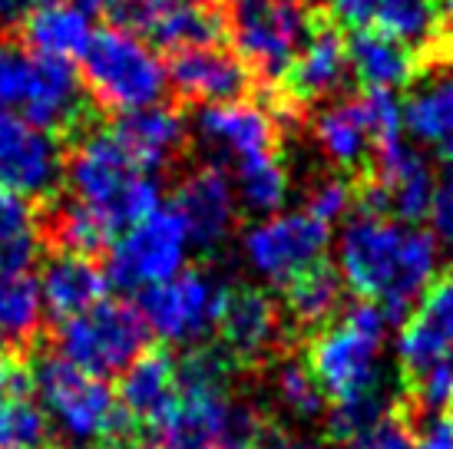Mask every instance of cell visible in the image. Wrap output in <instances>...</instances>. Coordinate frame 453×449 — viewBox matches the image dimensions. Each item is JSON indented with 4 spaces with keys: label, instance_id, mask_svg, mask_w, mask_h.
Here are the masks:
<instances>
[{
    "label": "cell",
    "instance_id": "cell-1",
    "mask_svg": "<svg viewBox=\"0 0 453 449\" xmlns=\"http://www.w3.org/2000/svg\"><path fill=\"white\" fill-rule=\"evenodd\" d=\"M441 248L434 235L378 215H357L338 238V271L361 301H374L390 324L407 317L437 278Z\"/></svg>",
    "mask_w": 453,
    "mask_h": 449
},
{
    "label": "cell",
    "instance_id": "cell-2",
    "mask_svg": "<svg viewBox=\"0 0 453 449\" xmlns=\"http://www.w3.org/2000/svg\"><path fill=\"white\" fill-rule=\"evenodd\" d=\"M66 182L73 199L100 215L113 232H127L156 209L163 192L142 165L133 159L116 129H89L66 156Z\"/></svg>",
    "mask_w": 453,
    "mask_h": 449
},
{
    "label": "cell",
    "instance_id": "cell-3",
    "mask_svg": "<svg viewBox=\"0 0 453 449\" xmlns=\"http://www.w3.org/2000/svg\"><path fill=\"white\" fill-rule=\"evenodd\" d=\"M390 321L374 301H354L308 344V370L334 407L380 397V350Z\"/></svg>",
    "mask_w": 453,
    "mask_h": 449
},
{
    "label": "cell",
    "instance_id": "cell-4",
    "mask_svg": "<svg viewBox=\"0 0 453 449\" xmlns=\"http://www.w3.org/2000/svg\"><path fill=\"white\" fill-rule=\"evenodd\" d=\"M176 367L179 393L173 407L142 430L146 449H215L232 413L228 374L235 363L222 347H192Z\"/></svg>",
    "mask_w": 453,
    "mask_h": 449
},
{
    "label": "cell",
    "instance_id": "cell-5",
    "mask_svg": "<svg viewBox=\"0 0 453 449\" xmlns=\"http://www.w3.org/2000/svg\"><path fill=\"white\" fill-rule=\"evenodd\" d=\"M80 60V80L93 103L123 116L156 106L169 87V70L159 53L119 24L96 30Z\"/></svg>",
    "mask_w": 453,
    "mask_h": 449
},
{
    "label": "cell",
    "instance_id": "cell-6",
    "mask_svg": "<svg viewBox=\"0 0 453 449\" xmlns=\"http://www.w3.org/2000/svg\"><path fill=\"white\" fill-rule=\"evenodd\" d=\"M0 110L50 133H70L83 119V80L73 63L0 37Z\"/></svg>",
    "mask_w": 453,
    "mask_h": 449
},
{
    "label": "cell",
    "instance_id": "cell-7",
    "mask_svg": "<svg viewBox=\"0 0 453 449\" xmlns=\"http://www.w3.org/2000/svg\"><path fill=\"white\" fill-rule=\"evenodd\" d=\"M30 380L43 400L47 416H53L57 430L73 443H100L129 416L106 380L73 367L60 354L40 357L30 370Z\"/></svg>",
    "mask_w": 453,
    "mask_h": 449
},
{
    "label": "cell",
    "instance_id": "cell-8",
    "mask_svg": "<svg viewBox=\"0 0 453 449\" xmlns=\"http://www.w3.org/2000/svg\"><path fill=\"white\" fill-rule=\"evenodd\" d=\"M226 30L242 63L262 83L275 87L291 70L311 20L298 0H228Z\"/></svg>",
    "mask_w": 453,
    "mask_h": 449
},
{
    "label": "cell",
    "instance_id": "cell-9",
    "mask_svg": "<svg viewBox=\"0 0 453 449\" xmlns=\"http://www.w3.org/2000/svg\"><path fill=\"white\" fill-rule=\"evenodd\" d=\"M146 340H150V327L139 308L106 298L93 304L89 311L64 321L57 334V347H60V357H66L73 367L106 380V377L123 374L146 350Z\"/></svg>",
    "mask_w": 453,
    "mask_h": 449
},
{
    "label": "cell",
    "instance_id": "cell-10",
    "mask_svg": "<svg viewBox=\"0 0 453 449\" xmlns=\"http://www.w3.org/2000/svg\"><path fill=\"white\" fill-rule=\"evenodd\" d=\"M192 238L176 209H156L110 245L106 275L127 291H146L186 271Z\"/></svg>",
    "mask_w": 453,
    "mask_h": 449
},
{
    "label": "cell",
    "instance_id": "cell-11",
    "mask_svg": "<svg viewBox=\"0 0 453 449\" xmlns=\"http://www.w3.org/2000/svg\"><path fill=\"white\" fill-rule=\"evenodd\" d=\"M228 287L199 268H186L163 285H152L139 298V314L165 344H196L215 331L226 311Z\"/></svg>",
    "mask_w": 453,
    "mask_h": 449
},
{
    "label": "cell",
    "instance_id": "cell-12",
    "mask_svg": "<svg viewBox=\"0 0 453 449\" xmlns=\"http://www.w3.org/2000/svg\"><path fill=\"white\" fill-rule=\"evenodd\" d=\"M434 192L437 179L430 163L401 136L374 149V172L354 186V202L361 215H394L401 224H414L430 215Z\"/></svg>",
    "mask_w": 453,
    "mask_h": 449
},
{
    "label": "cell",
    "instance_id": "cell-13",
    "mask_svg": "<svg viewBox=\"0 0 453 449\" xmlns=\"http://www.w3.org/2000/svg\"><path fill=\"white\" fill-rule=\"evenodd\" d=\"M331 245V224L308 212H275L252 224L242 238L245 262L255 275L272 285H288L291 278L315 268Z\"/></svg>",
    "mask_w": 453,
    "mask_h": 449
},
{
    "label": "cell",
    "instance_id": "cell-14",
    "mask_svg": "<svg viewBox=\"0 0 453 449\" xmlns=\"http://www.w3.org/2000/svg\"><path fill=\"white\" fill-rule=\"evenodd\" d=\"M334 17L354 30H380L414 47L424 70L453 60V34L437 0H331Z\"/></svg>",
    "mask_w": 453,
    "mask_h": 449
},
{
    "label": "cell",
    "instance_id": "cell-15",
    "mask_svg": "<svg viewBox=\"0 0 453 449\" xmlns=\"http://www.w3.org/2000/svg\"><path fill=\"white\" fill-rule=\"evenodd\" d=\"M64 146L50 129L0 110V188L20 199H47L64 175Z\"/></svg>",
    "mask_w": 453,
    "mask_h": 449
},
{
    "label": "cell",
    "instance_id": "cell-16",
    "mask_svg": "<svg viewBox=\"0 0 453 449\" xmlns=\"http://www.w3.org/2000/svg\"><path fill=\"white\" fill-rule=\"evenodd\" d=\"M123 24L163 50H189L219 43L226 34V4L219 0H133Z\"/></svg>",
    "mask_w": 453,
    "mask_h": 449
},
{
    "label": "cell",
    "instance_id": "cell-17",
    "mask_svg": "<svg viewBox=\"0 0 453 449\" xmlns=\"http://www.w3.org/2000/svg\"><path fill=\"white\" fill-rule=\"evenodd\" d=\"M196 133L219 159H228L232 165L272 156L278 152V139H281L275 112L249 100L202 106V112L196 116Z\"/></svg>",
    "mask_w": 453,
    "mask_h": 449
},
{
    "label": "cell",
    "instance_id": "cell-18",
    "mask_svg": "<svg viewBox=\"0 0 453 449\" xmlns=\"http://www.w3.org/2000/svg\"><path fill=\"white\" fill-rule=\"evenodd\" d=\"M215 331L222 334V354L228 361L242 367H258L281 347L285 321L278 304L262 287H235L228 291L226 311Z\"/></svg>",
    "mask_w": 453,
    "mask_h": 449
},
{
    "label": "cell",
    "instance_id": "cell-19",
    "mask_svg": "<svg viewBox=\"0 0 453 449\" xmlns=\"http://www.w3.org/2000/svg\"><path fill=\"white\" fill-rule=\"evenodd\" d=\"M173 209L199 248H219L239 222V195L222 165H202L186 175Z\"/></svg>",
    "mask_w": 453,
    "mask_h": 449
},
{
    "label": "cell",
    "instance_id": "cell-20",
    "mask_svg": "<svg viewBox=\"0 0 453 449\" xmlns=\"http://www.w3.org/2000/svg\"><path fill=\"white\" fill-rule=\"evenodd\" d=\"M169 83L189 103H232L242 100L255 87V73L242 63L239 53L222 50L219 43L189 47L173 53L169 60Z\"/></svg>",
    "mask_w": 453,
    "mask_h": 449
},
{
    "label": "cell",
    "instance_id": "cell-21",
    "mask_svg": "<svg viewBox=\"0 0 453 449\" xmlns=\"http://www.w3.org/2000/svg\"><path fill=\"white\" fill-rule=\"evenodd\" d=\"M453 347V271L434 278L397 337V361L407 384Z\"/></svg>",
    "mask_w": 453,
    "mask_h": 449
},
{
    "label": "cell",
    "instance_id": "cell-22",
    "mask_svg": "<svg viewBox=\"0 0 453 449\" xmlns=\"http://www.w3.org/2000/svg\"><path fill=\"white\" fill-rule=\"evenodd\" d=\"M351 60H348V43L334 24H311L304 37L302 50L285 73V96L304 106V103L334 96L344 80H348Z\"/></svg>",
    "mask_w": 453,
    "mask_h": 449
},
{
    "label": "cell",
    "instance_id": "cell-23",
    "mask_svg": "<svg viewBox=\"0 0 453 449\" xmlns=\"http://www.w3.org/2000/svg\"><path fill=\"white\" fill-rule=\"evenodd\" d=\"M116 136L127 142L133 159L146 172H159L182 156L186 142H189V126H186V116L176 106L156 103V106L119 116Z\"/></svg>",
    "mask_w": 453,
    "mask_h": 449
},
{
    "label": "cell",
    "instance_id": "cell-24",
    "mask_svg": "<svg viewBox=\"0 0 453 449\" xmlns=\"http://www.w3.org/2000/svg\"><path fill=\"white\" fill-rule=\"evenodd\" d=\"M37 281L43 294V311L57 317L60 324L106 301V291H110V275L83 255H53L43 264V275Z\"/></svg>",
    "mask_w": 453,
    "mask_h": 449
},
{
    "label": "cell",
    "instance_id": "cell-25",
    "mask_svg": "<svg viewBox=\"0 0 453 449\" xmlns=\"http://www.w3.org/2000/svg\"><path fill=\"white\" fill-rule=\"evenodd\" d=\"M179 393V367L169 350H142L136 361L119 374V407L136 420L150 426L163 416Z\"/></svg>",
    "mask_w": 453,
    "mask_h": 449
},
{
    "label": "cell",
    "instance_id": "cell-26",
    "mask_svg": "<svg viewBox=\"0 0 453 449\" xmlns=\"http://www.w3.org/2000/svg\"><path fill=\"white\" fill-rule=\"evenodd\" d=\"M348 60H351V73L361 80V87L378 89V93H397V89L411 87L414 76L424 70L414 47H407L380 30H357L348 43Z\"/></svg>",
    "mask_w": 453,
    "mask_h": 449
},
{
    "label": "cell",
    "instance_id": "cell-27",
    "mask_svg": "<svg viewBox=\"0 0 453 449\" xmlns=\"http://www.w3.org/2000/svg\"><path fill=\"white\" fill-rule=\"evenodd\" d=\"M93 40L89 13L76 0H50L24 20V47L53 60H80Z\"/></svg>",
    "mask_w": 453,
    "mask_h": 449
},
{
    "label": "cell",
    "instance_id": "cell-28",
    "mask_svg": "<svg viewBox=\"0 0 453 449\" xmlns=\"http://www.w3.org/2000/svg\"><path fill=\"white\" fill-rule=\"evenodd\" d=\"M315 139L321 152L338 169H361L367 163V152L374 149L365 100L351 96V100H338L318 112Z\"/></svg>",
    "mask_w": 453,
    "mask_h": 449
},
{
    "label": "cell",
    "instance_id": "cell-29",
    "mask_svg": "<svg viewBox=\"0 0 453 449\" xmlns=\"http://www.w3.org/2000/svg\"><path fill=\"white\" fill-rule=\"evenodd\" d=\"M285 287V317L295 327L321 331L344 304V278L338 268L318 262L315 268L291 278Z\"/></svg>",
    "mask_w": 453,
    "mask_h": 449
},
{
    "label": "cell",
    "instance_id": "cell-30",
    "mask_svg": "<svg viewBox=\"0 0 453 449\" xmlns=\"http://www.w3.org/2000/svg\"><path fill=\"white\" fill-rule=\"evenodd\" d=\"M37 224H40V235L57 248V255H83V258H93L96 251L110 248L116 235L100 215L76 199L50 205V212L43 215Z\"/></svg>",
    "mask_w": 453,
    "mask_h": 449
},
{
    "label": "cell",
    "instance_id": "cell-31",
    "mask_svg": "<svg viewBox=\"0 0 453 449\" xmlns=\"http://www.w3.org/2000/svg\"><path fill=\"white\" fill-rule=\"evenodd\" d=\"M407 133L453 159V76H443L434 87L420 89L403 106Z\"/></svg>",
    "mask_w": 453,
    "mask_h": 449
},
{
    "label": "cell",
    "instance_id": "cell-32",
    "mask_svg": "<svg viewBox=\"0 0 453 449\" xmlns=\"http://www.w3.org/2000/svg\"><path fill=\"white\" fill-rule=\"evenodd\" d=\"M235 186H239L235 195L242 199V205L265 218L275 215L288 199V172L278 159V152L235 165Z\"/></svg>",
    "mask_w": 453,
    "mask_h": 449
},
{
    "label": "cell",
    "instance_id": "cell-33",
    "mask_svg": "<svg viewBox=\"0 0 453 449\" xmlns=\"http://www.w3.org/2000/svg\"><path fill=\"white\" fill-rule=\"evenodd\" d=\"M50 420L30 397H11L0 403V449H47Z\"/></svg>",
    "mask_w": 453,
    "mask_h": 449
},
{
    "label": "cell",
    "instance_id": "cell-34",
    "mask_svg": "<svg viewBox=\"0 0 453 449\" xmlns=\"http://www.w3.org/2000/svg\"><path fill=\"white\" fill-rule=\"evenodd\" d=\"M275 393L281 400V407L298 416V420H315L325 413V393L318 387V380L311 377L308 363L285 361L275 374Z\"/></svg>",
    "mask_w": 453,
    "mask_h": 449
},
{
    "label": "cell",
    "instance_id": "cell-35",
    "mask_svg": "<svg viewBox=\"0 0 453 449\" xmlns=\"http://www.w3.org/2000/svg\"><path fill=\"white\" fill-rule=\"evenodd\" d=\"M407 387H411V397H414L417 410L450 413L453 410V347L447 350L430 370H424L417 380H411Z\"/></svg>",
    "mask_w": 453,
    "mask_h": 449
},
{
    "label": "cell",
    "instance_id": "cell-36",
    "mask_svg": "<svg viewBox=\"0 0 453 449\" xmlns=\"http://www.w3.org/2000/svg\"><path fill=\"white\" fill-rule=\"evenodd\" d=\"M354 205V186L351 179L344 175H327V179H318L311 192H308V202H304V212L315 215L318 222H338L351 212Z\"/></svg>",
    "mask_w": 453,
    "mask_h": 449
},
{
    "label": "cell",
    "instance_id": "cell-37",
    "mask_svg": "<svg viewBox=\"0 0 453 449\" xmlns=\"http://www.w3.org/2000/svg\"><path fill=\"white\" fill-rule=\"evenodd\" d=\"M414 423L407 420V413L390 410L371 430L351 439L348 449H414Z\"/></svg>",
    "mask_w": 453,
    "mask_h": 449
},
{
    "label": "cell",
    "instance_id": "cell-38",
    "mask_svg": "<svg viewBox=\"0 0 453 449\" xmlns=\"http://www.w3.org/2000/svg\"><path fill=\"white\" fill-rule=\"evenodd\" d=\"M27 238H37V215L30 209V202L0 188V245H13Z\"/></svg>",
    "mask_w": 453,
    "mask_h": 449
},
{
    "label": "cell",
    "instance_id": "cell-39",
    "mask_svg": "<svg viewBox=\"0 0 453 449\" xmlns=\"http://www.w3.org/2000/svg\"><path fill=\"white\" fill-rule=\"evenodd\" d=\"M427 218H430V228H434L437 248H443L453 258V169L443 172V179L437 182Z\"/></svg>",
    "mask_w": 453,
    "mask_h": 449
},
{
    "label": "cell",
    "instance_id": "cell-40",
    "mask_svg": "<svg viewBox=\"0 0 453 449\" xmlns=\"http://www.w3.org/2000/svg\"><path fill=\"white\" fill-rule=\"evenodd\" d=\"M34 387L30 370L24 367L20 354L0 347V403L11 397H27V390Z\"/></svg>",
    "mask_w": 453,
    "mask_h": 449
},
{
    "label": "cell",
    "instance_id": "cell-41",
    "mask_svg": "<svg viewBox=\"0 0 453 449\" xmlns=\"http://www.w3.org/2000/svg\"><path fill=\"white\" fill-rule=\"evenodd\" d=\"M414 449H453V410L430 420L424 433L414 439Z\"/></svg>",
    "mask_w": 453,
    "mask_h": 449
},
{
    "label": "cell",
    "instance_id": "cell-42",
    "mask_svg": "<svg viewBox=\"0 0 453 449\" xmlns=\"http://www.w3.org/2000/svg\"><path fill=\"white\" fill-rule=\"evenodd\" d=\"M50 0H0V34H11L17 27H24V20L34 11H40Z\"/></svg>",
    "mask_w": 453,
    "mask_h": 449
},
{
    "label": "cell",
    "instance_id": "cell-43",
    "mask_svg": "<svg viewBox=\"0 0 453 449\" xmlns=\"http://www.w3.org/2000/svg\"><path fill=\"white\" fill-rule=\"evenodd\" d=\"M89 17H110V20H123L133 7V0H76Z\"/></svg>",
    "mask_w": 453,
    "mask_h": 449
},
{
    "label": "cell",
    "instance_id": "cell-44",
    "mask_svg": "<svg viewBox=\"0 0 453 449\" xmlns=\"http://www.w3.org/2000/svg\"><path fill=\"white\" fill-rule=\"evenodd\" d=\"M265 449H327V446H321V443H311V439H288L285 433H278V430H275Z\"/></svg>",
    "mask_w": 453,
    "mask_h": 449
},
{
    "label": "cell",
    "instance_id": "cell-45",
    "mask_svg": "<svg viewBox=\"0 0 453 449\" xmlns=\"http://www.w3.org/2000/svg\"><path fill=\"white\" fill-rule=\"evenodd\" d=\"M437 11H441L443 24L450 27L453 24V0H437Z\"/></svg>",
    "mask_w": 453,
    "mask_h": 449
},
{
    "label": "cell",
    "instance_id": "cell-46",
    "mask_svg": "<svg viewBox=\"0 0 453 449\" xmlns=\"http://www.w3.org/2000/svg\"><path fill=\"white\" fill-rule=\"evenodd\" d=\"M302 7H315V4H321V0H298Z\"/></svg>",
    "mask_w": 453,
    "mask_h": 449
},
{
    "label": "cell",
    "instance_id": "cell-47",
    "mask_svg": "<svg viewBox=\"0 0 453 449\" xmlns=\"http://www.w3.org/2000/svg\"><path fill=\"white\" fill-rule=\"evenodd\" d=\"M47 449H70V446H47Z\"/></svg>",
    "mask_w": 453,
    "mask_h": 449
}]
</instances>
